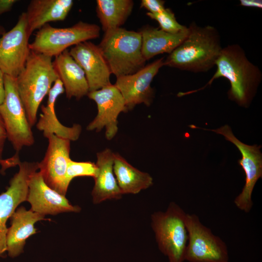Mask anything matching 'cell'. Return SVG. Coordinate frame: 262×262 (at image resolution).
Masks as SVG:
<instances>
[{"label":"cell","mask_w":262,"mask_h":262,"mask_svg":"<svg viewBox=\"0 0 262 262\" xmlns=\"http://www.w3.org/2000/svg\"><path fill=\"white\" fill-rule=\"evenodd\" d=\"M164 0H142L141 7L147 9L150 13H160L165 9Z\"/></svg>","instance_id":"27"},{"label":"cell","mask_w":262,"mask_h":262,"mask_svg":"<svg viewBox=\"0 0 262 262\" xmlns=\"http://www.w3.org/2000/svg\"><path fill=\"white\" fill-rule=\"evenodd\" d=\"M65 92L62 81L59 78L54 82L48 95L46 105L41 106L42 113L36 124V128L43 132L46 138L51 134L76 141L82 132V127L74 124L72 127L63 125L58 120L55 112V103L58 97Z\"/></svg>","instance_id":"17"},{"label":"cell","mask_w":262,"mask_h":262,"mask_svg":"<svg viewBox=\"0 0 262 262\" xmlns=\"http://www.w3.org/2000/svg\"><path fill=\"white\" fill-rule=\"evenodd\" d=\"M96 12L104 32L118 28L131 14V0H97Z\"/></svg>","instance_id":"24"},{"label":"cell","mask_w":262,"mask_h":262,"mask_svg":"<svg viewBox=\"0 0 262 262\" xmlns=\"http://www.w3.org/2000/svg\"><path fill=\"white\" fill-rule=\"evenodd\" d=\"M215 66L216 70L206 84L202 88L180 92L179 97L199 91L211 85L219 78L227 79L230 87L228 95L229 99L243 107L249 106L262 80L260 68L250 62L242 47L237 44L223 48Z\"/></svg>","instance_id":"1"},{"label":"cell","mask_w":262,"mask_h":262,"mask_svg":"<svg viewBox=\"0 0 262 262\" xmlns=\"http://www.w3.org/2000/svg\"><path fill=\"white\" fill-rule=\"evenodd\" d=\"M186 213L174 202L164 212H156L151 216V227L158 248L169 262H183L188 240L185 225Z\"/></svg>","instance_id":"5"},{"label":"cell","mask_w":262,"mask_h":262,"mask_svg":"<svg viewBox=\"0 0 262 262\" xmlns=\"http://www.w3.org/2000/svg\"><path fill=\"white\" fill-rule=\"evenodd\" d=\"M73 5L72 0H32L25 12L30 36L49 22L63 21Z\"/></svg>","instance_id":"21"},{"label":"cell","mask_w":262,"mask_h":262,"mask_svg":"<svg viewBox=\"0 0 262 262\" xmlns=\"http://www.w3.org/2000/svg\"><path fill=\"white\" fill-rule=\"evenodd\" d=\"M147 15L150 18L156 20L161 29L171 33H177L187 29V27L180 24L177 20L174 13L169 8H165L158 13L147 12Z\"/></svg>","instance_id":"25"},{"label":"cell","mask_w":262,"mask_h":262,"mask_svg":"<svg viewBox=\"0 0 262 262\" xmlns=\"http://www.w3.org/2000/svg\"><path fill=\"white\" fill-rule=\"evenodd\" d=\"M164 58H161L133 74L116 78L115 85L121 94L128 111L137 104L149 106L152 103L154 92L151 83L164 66Z\"/></svg>","instance_id":"14"},{"label":"cell","mask_w":262,"mask_h":262,"mask_svg":"<svg viewBox=\"0 0 262 262\" xmlns=\"http://www.w3.org/2000/svg\"><path fill=\"white\" fill-rule=\"evenodd\" d=\"M87 96L97 104L98 114L87 126V130L98 132L104 128L106 139L112 140L118 131L119 115L128 111L121 94L115 85L111 83L89 92Z\"/></svg>","instance_id":"13"},{"label":"cell","mask_w":262,"mask_h":262,"mask_svg":"<svg viewBox=\"0 0 262 262\" xmlns=\"http://www.w3.org/2000/svg\"><path fill=\"white\" fill-rule=\"evenodd\" d=\"M25 12L15 26L0 37V70L16 78L23 69L31 50Z\"/></svg>","instance_id":"10"},{"label":"cell","mask_w":262,"mask_h":262,"mask_svg":"<svg viewBox=\"0 0 262 262\" xmlns=\"http://www.w3.org/2000/svg\"><path fill=\"white\" fill-rule=\"evenodd\" d=\"M98 46L111 74L116 78L133 74L145 66L139 32L121 27L109 30Z\"/></svg>","instance_id":"4"},{"label":"cell","mask_w":262,"mask_h":262,"mask_svg":"<svg viewBox=\"0 0 262 262\" xmlns=\"http://www.w3.org/2000/svg\"><path fill=\"white\" fill-rule=\"evenodd\" d=\"M58 78L52 58L31 51L23 69L16 78L17 89L31 127L40 105Z\"/></svg>","instance_id":"3"},{"label":"cell","mask_w":262,"mask_h":262,"mask_svg":"<svg viewBox=\"0 0 262 262\" xmlns=\"http://www.w3.org/2000/svg\"><path fill=\"white\" fill-rule=\"evenodd\" d=\"M240 5L244 7L262 8V1L261 0H240Z\"/></svg>","instance_id":"30"},{"label":"cell","mask_w":262,"mask_h":262,"mask_svg":"<svg viewBox=\"0 0 262 262\" xmlns=\"http://www.w3.org/2000/svg\"><path fill=\"white\" fill-rule=\"evenodd\" d=\"M19 170L10 181V186L0 195V256L7 250L6 222L16 207L26 201L29 182L32 175L38 169V162L19 161Z\"/></svg>","instance_id":"11"},{"label":"cell","mask_w":262,"mask_h":262,"mask_svg":"<svg viewBox=\"0 0 262 262\" xmlns=\"http://www.w3.org/2000/svg\"><path fill=\"white\" fill-rule=\"evenodd\" d=\"M233 144L240 151L242 158L238 161L245 174V184L241 192L235 197L234 203L240 210L248 213L253 206L252 194L258 180L262 177V154L261 146L246 145L238 140L229 126L224 125L216 130H211Z\"/></svg>","instance_id":"9"},{"label":"cell","mask_w":262,"mask_h":262,"mask_svg":"<svg viewBox=\"0 0 262 262\" xmlns=\"http://www.w3.org/2000/svg\"><path fill=\"white\" fill-rule=\"evenodd\" d=\"M97 172L95 163L87 162H76L70 159L68 162L66 179L68 185L75 177L89 176L94 178Z\"/></svg>","instance_id":"26"},{"label":"cell","mask_w":262,"mask_h":262,"mask_svg":"<svg viewBox=\"0 0 262 262\" xmlns=\"http://www.w3.org/2000/svg\"><path fill=\"white\" fill-rule=\"evenodd\" d=\"M52 64L67 98L79 100L87 95L89 89L84 72L67 49L55 57Z\"/></svg>","instance_id":"20"},{"label":"cell","mask_w":262,"mask_h":262,"mask_svg":"<svg viewBox=\"0 0 262 262\" xmlns=\"http://www.w3.org/2000/svg\"><path fill=\"white\" fill-rule=\"evenodd\" d=\"M188 240L185 261L189 262H229L226 243L204 226L195 214L186 213Z\"/></svg>","instance_id":"8"},{"label":"cell","mask_w":262,"mask_h":262,"mask_svg":"<svg viewBox=\"0 0 262 262\" xmlns=\"http://www.w3.org/2000/svg\"><path fill=\"white\" fill-rule=\"evenodd\" d=\"M5 97L0 105V115L4 122L7 138L16 152L34 143L24 105L19 95L16 78L4 75Z\"/></svg>","instance_id":"7"},{"label":"cell","mask_w":262,"mask_h":262,"mask_svg":"<svg viewBox=\"0 0 262 262\" xmlns=\"http://www.w3.org/2000/svg\"><path fill=\"white\" fill-rule=\"evenodd\" d=\"M26 201L31 204V210L44 216L81 211L80 207L71 205L65 196L48 186L39 171L30 178Z\"/></svg>","instance_id":"16"},{"label":"cell","mask_w":262,"mask_h":262,"mask_svg":"<svg viewBox=\"0 0 262 262\" xmlns=\"http://www.w3.org/2000/svg\"><path fill=\"white\" fill-rule=\"evenodd\" d=\"M113 169L122 194H136L153 184L148 173L133 167L118 154L115 153Z\"/></svg>","instance_id":"23"},{"label":"cell","mask_w":262,"mask_h":262,"mask_svg":"<svg viewBox=\"0 0 262 262\" xmlns=\"http://www.w3.org/2000/svg\"><path fill=\"white\" fill-rule=\"evenodd\" d=\"M100 30L98 25L82 21L67 28H55L47 24L38 30L29 48L32 51L52 58L70 46L98 38Z\"/></svg>","instance_id":"6"},{"label":"cell","mask_w":262,"mask_h":262,"mask_svg":"<svg viewBox=\"0 0 262 262\" xmlns=\"http://www.w3.org/2000/svg\"><path fill=\"white\" fill-rule=\"evenodd\" d=\"M185 38L164 60V66L193 73L206 72L215 66L223 48L218 30L211 25H189Z\"/></svg>","instance_id":"2"},{"label":"cell","mask_w":262,"mask_h":262,"mask_svg":"<svg viewBox=\"0 0 262 262\" xmlns=\"http://www.w3.org/2000/svg\"><path fill=\"white\" fill-rule=\"evenodd\" d=\"M69 52L84 72L89 92L111 84V72L98 45L86 41L74 46Z\"/></svg>","instance_id":"15"},{"label":"cell","mask_w":262,"mask_h":262,"mask_svg":"<svg viewBox=\"0 0 262 262\" xmlns=\"http://www.w3.org/2000/svg\"><path fill=\"white\" fill-rule=\"evenodd\" d=\"M138 32L142 36V55L147 61L158 54H170L185 38L188 28L179 33H171L146 25Z\"/></svg>","instance_id":"22"},{"label":"cell","mask_w":262,"mask_h":262,"mask_svg":"<svg viewBox=\"0 0 262 262\" xmlns=\"http://www.w3.org/2000/svg\"><path fill=\"white\" fill-rule=\"evenodd\" d=\"M48 146L44 158L38 162V169L46 184L65 196L69 185L66 175L70 158V141L54 134L48 136Z\"/></svg>","instance_id":"12"},{"label":"cell","mask_w":262,"mask_h":262,"mask_svg":"<svg viewBox=\"0 0 262 262\" xmlns=\"http://www.w3.org/2000/svg\"><path fill=\"white\" fill-rule=\"evenodd\" d=\"M7 138V136L4 122L0 115V164L5 168L8 167V159L4 160L2 159V157L5 142Z\"/></svg>","instance_id":"28"},{"label":"cell","mask_w":262,"mask_h":262,"mask_svg":"<svg viewBox=\"0 0 262 262\" xmlns=\"http://www.w3.org/2000/svg\"><path fill=\"white\" fill-rule=\"evenodd\" d=\"M44 217L31 210H27L23 206L14 212L10 217L11 226L8 228L6 236V251L10 257H17L23 252L27 239L37 232L35 223L48 220Z\"/></svg>","instance_id":"18"},{"label":"cell","mask_w":262,"mask_h":262,"mask_svg":"<svg viewBox=\"0 0 262 262\" xmlns=\"http://www.w3.org/2000/svg\"><path fill=\"white\" fill-rule=\"evenodd\" d=\"M4 75L0 70V105L2 103L5 97Z\"/></svg>","instance_id":"31"},{"label":"cell","mask_w":262,"mask_h":262,"mask_svg":"<svg viewBox=\"0 0 262 262\" xmlns=\"http://www.w3.org/2000/svg\"><path fill=\"white\" fill-rule=\"evenodd\" d=\"M115 153L106 148L97 154V172L94 178L93 202L98 204L107 199H118L123 195L115 177L113 165Z\"/></svg>","instance_id":"19"},{"label":"cell","mask_w":262,"mask_h":262,"mask_svg":"<svg viewBox=\"0 0 262 262\" xmlns=\"http://www.w3.org/2000/svg\"><path fill=\"white\" fill-rule=\"evenodd\" d=\"M16 2V0H0V16L9 11Z\"/></svg>","instance_id":"29"},{"label":"cell","mask_w":262,"mask_h":262,"mask_svg":"<svg viewBox=\"0 0 262 262\" xmlns=\"http://www.w3.org/2000/svg\"><path fill=\"white\" fill-rule=\"evenodd\" d=\"M5 33L4 29L0 26V37Z\"/></svg>","instance_id":"32"}]
</instances>
